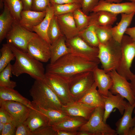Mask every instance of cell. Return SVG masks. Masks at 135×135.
<instances>
[{
	"mask_svg": "<svg viewBox=\"0 0 135 135\" xmlns=\"http://www.w3.org/2000/svg\"><path fill=\"white\" fill-rule=\"evenodd\" d=\"M99 64L71 52L48 64L46 72L70 77L80 72L93 71Z\"/></svg>",
	"mask_w": 135,
	"mask_h": 135,
	"instance_id": "1",
	"label": "cell"
},
{
	"mask_svg": "<svg viewBox=\"0 0 135 135\" xmlns=\"http://www.w3.org/2000/svg\"><path fill=\"white\" fill-rule=\"evenodd\" d=\"M7 43L15 57V62L12 65V74L18 77L23 74H26L35 80H45V69L41 62L34 58L27 52L22 51L11 44Z\"/></svg>",
	"mask_w": 135,
	"mask_h": 135,
	"instance_id": "2",
	"label": "cell"
},
{
	"mask_svg": "<svg viewBox=\"0 0 135 135\" xmlns=\"http://www.w3.org/2000/svg\"><path fill=\"white\" fill-rule=\"evenodd\" d=\"M29 92L33 107L62 110L63 104L45 79L35 80Z\"/></svg>",
	"mask_w": 135,
	"mask_h": 135,
	"instance_id": "3",
	"label": "cell"
},
{
	"mask_svg": "<svg viewBox=\"0 0 135 135\" xmlns=\"http://www.w3.org/2000/svg\"><path fill=\"white\" fill-rule=\"evenodd\" d=\"M98 57L103 70L107 73L116 70L122 55L120 44L113 38L105 44L99 43Z\"/></svg>",
	"mask_w": 135,
	"mask_h": 135,
	"instance_id": "4",
	"label": "cell"
},
{
	"mask_svg": "<svg viewBox=\"0 0 135 135\" xmlns=\"http://www.w3.org/2000/svg\"><path fill=\"white\" fill-rule=\"evenodd\" d=\"M120 44L121 56L116 70L126 80H130L134 75L130 68L135 57V42L128 35H124Z\"/></svg>",
	"mask_w": 135,
	"mask_h": 135,
	"instance_id": "5",
	"label": "cell"
},
{
	"mask_svg": "<svg viewBox=\"0 0 135 135\" xmlns=\"http://www.w3.org/2000/svg\"><path fill=\"white\" fill-rule=\"evenodd\" d=\"M104 108H96L87 122L78 131H85L92 135H116V130L103 121Z\"/></svg>",
	"mask_w": 135,
	"mask_h": 135,
	"instance_id": "6",
	"label": "cell"
},
{
	"mask_svg": "<svg viewBox=\"0 0 135 135\" xmlns=\"http://www.w3.org/2000/svg\"><path fill=\"white\" fill-rule=\"evenodd\" d=\"M94 82L93 71L78 73L70 76L69 88L74 102L81 98L91 87Z\"/></svg>",
	"mask_w": 135,
	"mask_h": 135,
	"instance_id": "7",
	"label": "cell"
},
{
	"mask_svg": "<svg viewBox=\"0 0 135 135\" xmlns=\"http://www.w3.org/2000/svg\"><path fill=\"white\" fill-rule=\"evenodd\" d=\"M70 77L46 72L45 80L59 98L63 105L74 102L69 88Z\"/></svg>",
	"mask_w": 135,
	"mask_h": 135,
	"instance_id": "8",
	"label": "cell"
},
{
	"mask_svg": "<svg viewBox=\"0 0 135 135\" xmlns=\"http://www.w3.org/2000/svg\"><path fill=\"white\" fill-rule=\"evenodd\" d=\"M38 35L26 29L14 20L6 38L7 43L22 51L27 52L28 43Z\"/></svg>",
	"mask_w": 135,
	"mask_h": 135,
	"instance_id": "9",
	"label": "cell"
},
{
	"mask_svg": "<svg viewBox=\"0 0 135 135\" xmlns=\"http://www.w3.org/2000/svg\"><path fill=\"white\" fill-rule=\"evenodd\" d=\"M66 43L72 52L85 58L92 61L100 63L98 57V48L92 46L79 35L66 39Z\"/></svg>",
	"mask_w": 135,
	"mask_h": 135,
	"instance_id": "10",
	"label": "cell"
},
{
	"mask_svg": "<svg viewBox=\"0 0 135 135\" xmlns=\"http://www.w3.org/2000/svg\"><path fill=\"white\" fill-rule=\"evenodd\" d=\"M112 80V84L109 91L114 95L119 94L126 99L131 104L135 103L134 96L131 88L130 83L120 75L116 70L107 73Z\"/></svg>",
	"mask_w": 135,
	"mask_h": 135,
	"instance_id": "11",
	"label": "cell"
},
{
	"mask_svg": "<svg viewBox=\"0 0 135 135\" xmlns=\"http://www.w3.org/2000/svg\"><path fill=\"white\" fill-rule=\"evenodd\" d=\"M51 45L38 35L28 43L27 52L36 60L46 62L50 58Z\"/></svg>",
	"mask_w": 135,
	"mask_h": 135,
	"instance_id": "12",
	"label": "cell"
},
{
	"mask_svg": "<svg viewBox=\"0 0 135 135\" xmlns=\"http://www.w3.org/2000/svg\"><path fill=\"white\" fill-rule=\"evenodd\" d=\"M0 106L10 115L16 127L26 120L31 109L20 102L9 100L0 101Z\"/></svg>",
	"mask_w": 135,
	"mask_h": 135,
	"instance_id": "13",
	"label": "cell"
},
{
	"mask_svg": "<svg viewBox=\"0 0 135 135\" xmlns=\"http://www.w3.org/2000/svg\"><path fill=\"white\" fill-rule=\"evenodd\" d=\"M101 10L108 11L117 15L122 13L131 14L135 12V2L110 3L100 0L92 12H96Z\"/></svg>",
	"mask_w": 135,
	"mask_h": 135,
	"instance_id": "14",
	"label": "cell"
},
{
	"mask_svg": "<svg viewBox=\"0 0 135 135\" xmlns=\"http://www.w3.org/2000/svg\"><path fill=\"white\" fill-rule=\"evenodd\" d=\"M104 102V112L103 121L106 123L111 113L114 108H117L122 115L128 102L119 94L114 95L109 91L107 96H102Z\"/></svg>",
	"mask_w": 135,
	"mask_h": 135,
	"instance_id": "15",
	"label": "cell"
},
{
	"mask_svg": "<svg viewBox=\"0 0 135 135\" xmlns=\"http://www.w3.org/2000/svg\"><path fill=\"white\" fill-rule=\"evenodd\" d=\"M55 16L61 30L66 39L79 35L80 32L76 26L73 13Z\"/></svg>",
	"mask_w": 135,
	"mask_h": 135,
	"instance_id": "16",
	"label": "cell"
},
{
	"mask_svg": "<svg viewBox=\"0 0 135 135\" xmlns=\"http://www.w3.org/2000/svg\"><path fill=\"white\" fill-rule=\"evenodd\" d=\"M135 108V103L131 104L128 102L122 117L115 124L116 130L117 134L128 135L130 129L135 126V116L132 117Z\"/></svg>",
	"mask_w": 135,
	"mask_h": 135,
	"instance_id": "17",
	"label": "cell"
},
{
	"mask_svg": "<svg viewBox=\"0 0 135 135\" xmlns=\"http://www.w3.org/2000/svg\"><path fill=\"white\" fill-rule=\"evenodd\" d=\"M46 14V10L38 12L23 10L21 13L20 19L18 23L26 29L33 32V28L42 22Z\"/></svg>",
	"mask_w": 135,
	"mask_h": 135,
	"instance_id": "18",
	"label": "cell"
},
{
	"mask_svg": "<svg viewBox=\"0 0 135 135\" xmlns=\"http://www.w3.org/2000/svg\"><path fill=\"white\" fill-rule=\"evenodd\" d=\"M95 108L75 102L68 104L63 105L62 110L69 116L80 117L88 120Z\"/></svg>",
	"mask_w": 135,
	"mask_h": 135,
	"instance_id": "19",
	"label": "cell"
},
{
	"mask_svg": "<svg viewBox=\"0 0 135 135\" xmlns=\"http://www.w3.org/2000/svg\"><path fill=\"white\" fill-rule=\"evenodd\" d=\"M93 72L94 82L98 88V91L102 96H107L112 84V79L108 73L98 67L95 68Z\"/></svg>",
	"mask_w": 135,
	"mask_h": 135,
	"instance_id": "20",
	"label": "cell"
},
{
	"mask_svg": "<svg viewBox=\"0 0 135 135\" xmlns=\"http://www.w3.org/2000/svg\"><path fill=\"white\" fill-rule=\"evenodd\" d=\"M88 120L79 116H69L58 123L52 126L54 130L78 132L80 128Z\"/></svg>",
	"mask_w": 135,
	"mask_h": 135,
	"instance_id": "21",
	"label": "cell"
},
{
	"mask_svg": "<svg viewBox=\"0 0 135 135\" xmlns=\"http://www.w3.org/2000/svg\"><path fill=\"white\" fill-rule=\"evenodd\" d=\"M97 88L94 82L85 94L77 102L91 107L104 108L103 98L97 90Z\"/></svg>",
	"mask_w": 135,
	"mask_h": 135,
	"instance_id": "22",
	"label": "cell"
},
{
	"mask_svg": "<svg viewBox=\"0 0 135 135\" xmlns=\"http://www.w3.org/2000/svg\"><path fill=\"white\" fill-rule=\"evenodd\" d=\"M24 123L31 132L41 127L50 125L46 116L34 108L30 109L28 116Z\"/></svg>",
	"mask_w": 135,
	"mask_h": 135,
	"instance_id": "23",
	"label": "cell"
},
{
	"mask_svg": "<svg viewBox=\"0 0 135 135\" xmlns=\"http://www.w3.org/2000/svg\"><path fill=\"white\" fill-rule=\"evenodd\" d=\"M120 22L117 25L112 29V38L120 43L124 34L130 25L135 14V12L131 14L122 13Z\"/></svg>",
	"mask_w": 135,
	"mask_h": 135,
	"instance_id": "24",
	"label": "cell"
},
{
	"mask_svg": "<svg viewBox=\"0 0 135 135\" xmlns=\"http://www.w3.org/2000/svg\"><path fill=\"white\" fill-rule=\"evenodd\" d=\"M90 15L91 18L89 24L85 28L80 32L79 36L90 46L98 48L100 42L96 31L97 24L92 14Z\"/></svg>",
	"mask_w": 135,
	"mask_h": 135,
	"instance_id": "25",
	"label": "cell"
},
{
	"mask_svg": "<svg viewBox=\"0 0 135 135\" xmlns=\"http://www.w3.org/2000/svg\"><path fill=\"white\" fill-rule=\"evenodd\" d=\"M9 100L20 102L31 109H34L32 102L14 88L0 87V101Z\"/></svg>",
	"mask_w": 135,
	"mask_h": 135,
	"instance_id": "26",
	"label": "cell"
},
{
	"mask_svg": "<svg viewBox=\"0 0 135 135\" xmlns=\"http://www.w3.org/2000/svg\"><path fill=\"white\" fill-rule=\"evenodd\" d=\"M46 16L43 20L38 25L33 28L34 32L39 36L51 44L48 35V31L51 20L54 16L53 9L51 4L47 8Z\"/></svg>",
	"mask_w": 135,
	"mask_h": 135,
	"instance_id": "27",
	"label": "cell"
},
{
	"mask_svg": "<svg viewBox=\"0 0 135 135\" xmlns=\"http://www.w3.org/2000/svg\"><path fill=\"white\" fill-rule=\"evenodd\" d=\"M66 39L63 36L51 45L50 64H52L66 54L72 52L67 45Z\"/></svg>",
	"mask_w": 135,
	"mask_h": 135,
	"instance_id": "28",
	"label": "cell"
},
{
	"mask_svg": "<svg viewBox=\"0 0 135 135\" xmlns=\"http://www.w3.org/2000/svg\"><path fill=\"white\" fill-rule=\"evenodd\" d=\"M4 10L0 15V42L6 38L15 20L10 11L4 6Z\"/></svg>",
	"mask_w": 135,
	"mask_h": 135,
	"instance_id": "29",
	"label": "cell"
},
{
	"mask_svg": "<svg viewBox=\"0 0 135 135\" xmlns=\"http://www.w3.org/2000/svg\"><path fill=\"white\" fill-rule=\"evenodd\" d=\"M98 25L112 26L116 21L117 14L106 10L92 13Z\"/></svg>",
	"mask_w": 135,
	"mask_h": 135,
	"instance_id": "30",
	"label": "cell"
},
{
	"mask_svg": "<svg viewBox=\"0 0 135 135\" xmlns=\"http://www.w3.org/2000/svg\"><path fill=\"white\" fill-rule=\"evenodd\" d=\"M34 108L39 110L46 116L48 120L50 126L53 125L69 116L62 110H46Z\"/></svg>",
	"mask_w": 135,
	"mask_h": 135,
	"instance_id": "31",
	"label": "cell"
},
{
	"mask_svg": "<svg viewBox=\"0 0 135 135\" xmlns=\"http://www.w3.org/2000/svg\"><path fill=\"white\" fill-rule=\"evenodd\" d=\"M1 56L0 58V72L10 63L15 60L14 53L7 43L2 44L0 49Z\"/></svg>",
	"mask_w": 135,
	"mask_h": 135,
	"instance_id": "32",
	"label": "cell"
},
{
	"mask_svg": "<svg viewBox=\"0 0 135 135\" xmlns=\"http://www.w3.org/2000/svg\"><path fill=\"white\" fill-rule=\"evenodd\" d=\"M4 6L10 11L15 20L18 22L20 14L23 10L22 4L21 0H4Z\"/></svg>",
	"mask_w": 135,
	"mask_h": 135,
	"instance_id": "33",
	"label": "cell"
},
{
	"mask_svg": "<svg viewBox=\"0 0 135 135\" xmlns=\"http://www.w3.org/2000/svg\"><path fill=\"white\" fill-rule=\"evenodd\" d=\"M10 62L0 72V87L14 88L16 86V82L10 80L12 74Z\"/></svg>",
	"mask_w": 135,
	"mask_h": 135,
	"instance_id": "34",
	"label": "cell"
},
{
	"mask_svg": "<svg viewBox=\"0 0 135 135\" xmlns=\"http://www.w3.org/2000/svg\"><path fill=\"white\" fill-rule=\"evenodd\" d=\"M51 4L55 16L73 13L76 10L81 8V5L80 3Z\"/></svg>",
	"mask_w": 135,
	"mask_h": 135,
	"instance_id": "35",
	"label": "cell"
},
{
	"mask_svg": "<svg viewBox=\"0 0 135 135\" xmlns=\"http://www.w3.org/2000/svg\"><path fill=\"white\" fill-rule=\"evenodd\" d=\"M74 19L79 32L85 28L90 22L91 16L84 13L81 9H78L73 13Z\"/></svg>",
	"mask_w": 135,
	"mask_h": 135,
	"instance_id": "36",
	"label": "cell"
},
{
	"mask_svg": "<svg viewBox=\"0 0 135 135\" xmlns=\"http://www.w3.org/2000/svg\"><path fill=\"white\" fill-rule=\"evenodd\" d=\"M112 26L96 25V31L99 42L105 44L112 38Z\"/></svg>",
	"mask_w": 135,
	"mask_h": 135,
	"instance_id": "37",
	"label": "cell"
},
{
	"mask_svg": "<svg viewBox=\"0 0 135 135\" xmlns=\"http://www.w3.org/2000/svg\"><path fill=\"white\" fill-rule=\"evenodd\" d=\"M48 35L51 44L64 36L54 15L51 20L48 29Z\"/></svg>",
	"mask_w": 135,
	"mask_h": 135,
	"instance_id": "38",
	"label": "cell"
},
{
	"mask_svg": "<svg viewBox=\"0 0 135 135\" xmlns=\"http://www.w3.org/2000/svg\"><path fill=\"white\" fill-rule=\"evenodd\" d=\"M100 0H80L81 10L83 12L88 14L92 12L93 9L98 4Z\"/></svg>",
	"mask_w": 135,
	"mask_h": 135,
	"instance_id": "39",
	"label": "cell"
},
{
	"mask_svg": "<svg viewBox=\"0 0 135 135\" xmlns=\"http://www.w3.org/2000/svg\"><path fill=\"white\" fill-rule=\"evenodd\" d=\"M50 4V0H33L32 10L38 12L45 11Z\"/></svg>",
	"mask_w": 135,
	"mask_h": 135,
	"instance_id": "40",
	"label": "cell"
},
{
	"mask_svg": "<svg viewBox=\"0 0 135 135\" xmlns=\"http://www.w3.org/2000/svg\"><path fill=\"white\" fill-rule=\"evenodd\" d=\"M55 132L52 126L48 125L41 127L32 132V135H55Z\"/></svg>",
	"mask_w": 135,
	"mask_h": 135,
	"instance_id": "41",
	"label": "cell"
},
{
	"mask_svg": "<svg viewBox=\"0 0 135 135\" xmlns=\"http://www.w3.org/2000/svg\"><path fill=\"white\" fill-rule=\"evenodd\" d=\"M16 128L12 122L6 124L0 135H15Z\"/></svg>",
	"mask_w": 135,
	"mask_h": 135,
	"instance_id": "42",
	"label": "cell"
},
{
	"mask_svg": "<svg viewBox=\"0 0 135 135\" xmlns=\"http://www.w3.org/2000/svg\"><path fill=\"white\" fill-rule=\"evenodd\" d=\"M16 135H32V132L24 122L16 126Z\"/></svg>",
	"mask_w": 135,
	"mask_h": 135,
	"instance_id": "43",
	"label": "cell"
},
{
	"mask_svg": "<svg viewBox=\"0 0 135 135\" xmlns=\"http://www.w3.org/2000/svg\"><path fill=\"white\" fill-rule=\"evenodd\" d=\"M0 122L4 124L13 122L12 120L8 113L3 108H0Z\"/></svg>",
	"mask_w": 135,
	"mask_h": 135,
	"instance_id": "44",
	"label": "cell"
},
{
	"mask_svg": "<svg viewBox=\"0 0 135 135\" xmlns=\"http://www.w3.org/2000/svg\"><path fill=\"white\" fill-rule=\"evenodd\" d=\"M51 4H63L72 3H80V0H50Z\"/></svg>",
	"mask_w": 135,
	"mask_h": 135,
	"instance_id": "45",
	"label": "cell"
},
{
	"mask_svg": "<svg viewBox=\"0 0 135 135\" xmlns=\"http://www.w3.org/2000/svg\"><path fill=\"white\" fill-rule=\"evenodd\" d=\"M23 6V10H32L33 0H21Z\"/></svg>",
	"mask_w": 135,
	"mask_h": 135,
	"instance_id": "46",
	"label": "cell"
},
{
	"mask_svg": "<svg viewBox=\"0 0 135 135\" xmlns=\"http://www.w3.org/2000/svg\"><path fill=\"white\" fill-rule=\"evenodd\" d=\"M78 132H72L66 130H59L56 131L55 135H77Z\"/></svg>",
	"mask_w": 135,
	"mask_h": 135,
	"instance_id": "47",
	"label": "cell"
},
{
	"mask_svg": "<svg viewBox=\"0 0 135 135\" xmlns=\"http://www.w3.org/2000/svg\"><path fill=\"white\" fill-rule=\"evenodd\" d=\"M125 33L130 36L135 42V26L128 28Z\"/></svg>",
	"mask_w": 135,
	"mask_h": 135,
	"instance_id": "48",
	"label": "cell"
},
{
	"mask_svg": "<svg viewBox=\"0 0 135 135\" xmlns=\"http://www.w3.org/2000/svg\"><path fill=\"white\" fill-rule=\"evenodd\" d=\"M130 86L135 96V74L130 80Z\"/></svg>",
	"mask_w": 135,
	"mask_h": 135,
	"instance_id": "49",
	"label": "cell"
},
{
	"mask_svg": "<svg viewBox=\"0 0 135 135\" xmlns=\"http://www.w3.org/2000/svg\"><path fill=\"white\" fill-rule=\"evenodd\" d=\"M134 113L135 114V108L134 110ZM128 135H135V125L134 126L130 129Z\"/></svg>",
	"mask_w": 135,
	"mask_h": 135,
	"instance_id": "50",
	"label": "cell"
},
{
	"mask_svg": "<svg viewBox=\"0 0 135 135\" xmlns=\"http://www.w3.org/2000/svg\"><path fill=\"white\" fill-rule=\"evenodd\" d=\"M110 3H119L121 2L123 0H100Z\"/></svg>",
	"mask_w": 135,
	"mask_h": 135,
	"instance_id": "51",
	"label": "cell"
},
{
	"mask_svg": "<svg viewBox=\"0 0 135 135\" xmlns=\"http://www.w3.org/2000/svg\"><path fill=\"white\" fill-rule=\"evenodd\" d=\"M77 135H92L90 133L85 131H78Z\"/></svg>",
	"mask_w": 135,
	"mask_h": 135,
	"instance_id": "52",
	"label": "cell"
},
{
	"mask_svg": "<svg viewBox=\"0 0 135 135\" xmlns=\"http://www.w3.org/2000/svg\"><path fill=\"white\" fill-rule=\"evenodd\" d=\"M5 124L0 122V135L1 134Z\"/></svg>",
	"mask_w": 135,
	"mask_h": 135,
	"instance_id": "53",
	"label": "cell"
},
{
	"mask_svg": "<svg viewBox=\"0 0 135 135\" xmlns=\"http://www.w3.org/2000/svg\"><path fill=\"white\" fill-rule=\"evenodd\" d=\"M4 7V0H0V8L2 9Z\"/></svg>",
	"mask_w": 135,
	"mask_h": 135,
	"instance_id": "54",
	"label": "cell"
},
{
	"mask_svg": "<svg viewBox=\"0 0 135 135\" xmlns=\"http://www.w3.org/2000/svg\"><path fill=\"white\" fill-rule=\"evenodd\" d=\"M129 1H130L131 2H135V0H127Z\"/></svg>",
	"mask_w": 135,
	"mask_h": 135,
	"instance_id": "55",
	"label": "cell"
}]
</instances>
